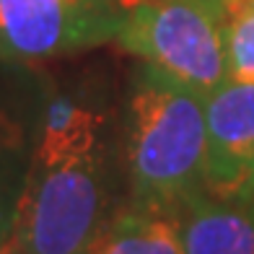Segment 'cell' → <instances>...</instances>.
<instances>
[{"label": "cell", "instance_id": "obj_5", "mask_svg": "<svg viewBox=\"0 0 254 254\" xmlns=\"http://www.w3.org/2000/svg\"><path fill=\"white\" fill-rule=\"evenodd\" d=\"M205 192L254 200V83L226 78L205 96Z\"/></svg>", "mask_w": 254, "mask_h": 254}, {"label": "cell", "instance_id": "obj_6", "mask_svg": "<svg viewBox=\"0 0 254 254\" xmlns=\"http://www.w3.org/2000/svg\"><path fill=\"white\" fill-rule=\"evenodd\" d=\"M184 254H254V200L200 192L174 213Z\"/></svg>", "mask_w": 254, "mask_h": 254}, {"label": "cell", "instance_id": "obj_3", "mask_svg": "<svg viewBox=\"0 0 254 254\" xmlns=\"http://www.w3.org/2000/svg\"><path fill=\"white\" fill-rule=\"evenodd\" d=\"M114 44L143 67L207 96L223 83V0H120Z\"/></svg>", "mask_w": 254, "mask_h": 254}, {"label": "cell", "instance_id": "obj_9", "mask_svg": "<svg viewBox=\"0 0 254 254\" xmlns=\"http://www.w3.org/2000/svg\"><path fill=\"white\" fill-rule=\"evenodd\" d=\"M31 166V137L16 120L0 112V249L13 234Z\"/></svg>", "mask_w": 254, "mask_h": 254}, {"label": "cell", "instance_id": "obj_10", "mask_svg": "<svg viewBox=\"0 0 254 254\" xmlns=\"http://www.w3.org/2000/svg\"><path fill=\"white\" fill-rule=\"evenodd\" d=\"M226 75L254 83V0H223Z\"/></svg>", "mask_w": 254, "mask_h": 254}, {"label": "cell", "instance_id": "obj_11", "mask_svg": "<svg viewBox=\"0 0 254 254\" xmlns=\"http://www.w3.org/2000/svg\"><path fill=\"white\" fill-rule=\"evenodd\" d=\"M0 254H16V252H13V249H5V247H3V249H0Z\"/></svg>", "mask_w": 254, "mask_h": 254}, {"label": "cell", "instance_id": "obj_7", "mask_svg": "<svg viewBox=\"0 0 254 254\" xmlns=\"http://www.w3.org/2000/svg\"><path fill=\"white\" fill-rule=\"evenodd\" d=\"M107 143V117L96 104L67 91H50L31 135V161L73 156Z\"/></svg>", "mask_w": 254, "mask_h": 254}, {"label": "cell", "instance_id": "obj_4", "mask_svg": "<svg viewBox=\"0 0 254 254\" xmlns=\"http://www.w3.org/2000/svg\"><path fill=\"white\" fill-rule=\"evenodd\" d=\"M120 0H0V65H37L114 42Z\"/></svg>", "mask_w": 254, "mask_h": 254}, {"label": "cell", "instance_id": "obj_2", "mask_svg": "<svg viewBox=\"0 0 254 254\" xmlns=\"http://www.w3.org/2000/svg\"><path fill=\"white\" fill-rule=\"evenodd\" d=\"M114 210L109 143L73 156L31 161L5 249L16 254H91Z\"/></svg>", "mask_w": 254, "mask_h": 254}, {"label": "cell", "instance_id": "obj_1", "mask_svg": "<svg viewBox=\"0 0 254 254\" xmlns=\"http://www.w3.org/2000/svg\"><path fill=\"white\" fill-rule=\"evenodd\" d=\"M127 202L174 215L205 190V96L143 67L127 101Z\"/></svg>", "mask_w": 254, "mask_h": 254}, {"label": "cell", "instance_id": "obj_8", "mask_svg": "<svg viewBox=\"0 0 254 254\" xmlns=\"http://www.w3.org/2000/svg\"><path fill=\"white\" fill-rule=\"evenodd\" d=\"M91 254H184L174 215L117 205Z\"/></svg>", "mask_w": 254, "mask_h": 254}]
</instances>
